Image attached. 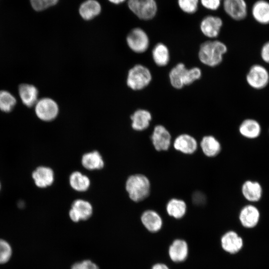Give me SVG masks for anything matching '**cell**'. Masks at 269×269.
<instances>
[{"mask_svg":"<svg viewBox=\"0 0 269 269\" xmlns=\"http://www.w3.org/2000/svg\"><path fill=\"white\" fill-rule=\"evenodd\" d=\"M242 192L247 200L256 202L259 201L262 197V188L259 182L247 180L242 186Z\"/></svg>","mask_w":269,"mask_h":269,"instance_id":"d4e9b609","label":"cell"},{"mask_svg":"<svg viewBox=\"0 0 269 269\" xmlns=\"http://www.w3.org/2000/svg\"><path fill=\"white\" fill-rule=\"evenodd\" d=\"M59 0H30L31 4L36 11L43 10L56 4Z\"/></svg>","mask_w":269,"mask_h":269,"instance_id":"d6a6232c","label":"cell"},{"mask_svg":"<svg viewBox=\"0 0 269 269\" xmlns=\"http://www.w3.org/2000/svg\"><path fill=\"white\" fill-rule=\"evenodd\" d=\"M173 146L177 151L184 154H191L197 150L198 143L196 139L190 134H182L175 138Z\"/></svg>","mask_w":269,"mask_h":269,"instance_id":"4fadbf2b","label":"cell"},{"mask_svg":"<svg viewBox=\"0 0 269 269\" xmlns=\"http://www.w3.org/2000/svg\"><path fill=\"white\" fill-rule=\"evenodd\" d=\"M188 254V244L182 239L173 241L168 249L169 258L174 262L179 263L185 261Z\"/></svg>","mask_w":269,"mask_h":269,"instance_id":"2e32d148","label":"cell"},{"mask_svg":"<svg viewBox=\"0 0 269 269\" xmlns=\"http://www.w3.org/2000/svg\"><path fill=\"white\" fill-rule=\"evenodd\" d=\"M16 103L15 97L5 90L0 91V110L4 112L11 111Z\"/></svg>","mask_w":269,"mask_h":269,"instance_id":"f546056e","label":"cell"},{"mask_svg":"<svg viewBox=\"0 0 269 269\" xmlns=\"http://www.w3.org/2000/svg\"><path fill=\"white\" fill-rule=\"evenodd\" d=\"M260 214L258 209L254 205H247L240 211L239 220L245 228H252L258 223Z\"/></svg>","mask_w":269,"mask_h":269,"instance_id":"9a60e30c","label":"cell"},{"mask_svg":"<svg viewBox=\"0 0 269 269\" xmlns=\"http://www.w3.org/2000/svg\"><path fill=\"white\" fill-rule=\"evenodd\" d=\"M179 8L184 12L193 14L198 8L199 0H178Z\"/></svg>","mask_w":269,"mask_h":269,"instance_id":"4dcf8cb0","label":"cell"},{"mask_svg":"<svg viewBox=\"0 0 269 269\" xmlns=\"http://www.w3.org/2000/svg\"><path fill=\"white\" fill-rule=\"evenodd\" d=\"M152 80L149 69L141 64H136L130 69L127 84L133 90H140L146 87Z\"/></svg>","mask_w":269,"mask_h":269,"instance_id":"3957f363","label":"cell"},{"mask_svg":"<svg viewBox=\"0 0 269 269\" xmlns=\"http://www.w3.org/2000/svg\"><path fill=\"white\" fill-rule=\"evenodd\" d=\"M71 269H99L98 266L90 260H84L73 264Z\"/></svg>","mask_w":269,"mask_h":269,"instance_id":"e575fe53","label":"cell"},{"mask_svg":"<svg viewBox=\"0 0 269 269\" xmlns=\"http://www.w3.org/2000/svg\"><path fill=\"white\" fill-rule=\"evenodd\" d=\"M128 4L130 10L142 20L152 19L157 11L155 0H128Z\"/></svg>","mask_w":269,"mask_h":269,"instance_id":"5b68a950","label":"cell"},{"mask_svg":"<svg viewBox=\"0 0 269 269\" xmlns=\"http://www.w3.org/2000/svg\"><path fill=\"white\" fill-rule=\"evenodd\" d=\"M18 92L23 104L28 107L35 105L38 101V90L33 85L21 84L19 86Z\"/></svg>","mask_w":269,"mask_h":269,"instance_id":"7402d4cb","label":"cell"},{"mask_svg":"<svg viewBox=\"0 0 269 269\" xmlns=\"http://www.w3.org/2000/svg\"><path fill=\"white\" fill-rule=\"evenodd\" d=\"M69 183L74 190L78 192H84L89 188L90 180L88 176L76 171L70 174Z\"/></svg>","mask_w":269,"mask_h":269,"instance_id":"f1b7e54d","label":"cell"},{"mask_svg":"<svg viewBox=\"0 0 269 269\" xmlns=\"http://www.w3.org/2000/svg\"><path fill=\"white\" fill-rule=\"evenodd\" d=\"M151 55L153 62L159 67L165 66L169 62V50L168 47L163 43L159 42L154 45Z\"/></svg>","mask_w":269,"mask_h":269,"instance_id":"4316f807","label":"cell"},{"mask_svg":"<svg viewBox=\"0 0 269 269\" xmlns=\"http://www.w3.org/2000/svg\"><path fill=\"white\" fill-rule=\"evenodd\" d=\"M246 80L248 84L253 89L262 90L269 83V72L263 65L255 64L249 69Z\"/></svg>","mask_w":269,"mask_h":269,"instance_id":"277c9868","label":"cell"},{"mask_svg":"<svg viewBox=\"0 0 269 269\" xmlns=\"http://www.w3.org/2000/svg\"><path fill=\"white\" fill-rule=\"evenodd\" d=\"M251 12L256 22L262 25L269 24V1L266 0L256 1L252 6Z\"/></svg>","mask_w":269,"mask_h":269,"instance_id":"ac0fdd59","label":"cell"},{"mask_svg":"<svg viewBox=\"0 0 269 269\" xmlns=\"http://www.w3.org/2000/svg\"><path fill=\"white\" fill-rule=\"evenodd\" d=\"M126 41L131 50L136 53L144 52L149 46V39L147 33L139 27L131 30L127 35Z\"/></svg>","mask_w":269,"mask_h":269,"instance_id":"8992f818","label":"cell"},{"mask_svg":"<svg viewBox=\"0 0 269 269\" xmlns=\"http://www.w3.org/2000/svg\"><path fill=\"white\" fill-rule=\"evenodd\" d=\"M222 25L223 21L220 17L207 15L201 20L200 28L205 36L209 38H215L219 35Z\"/></svg>","mask_w":269,"mask_h":269,"instance_id":"8fae6325","label":"cell"},{"mask_svg":"<svg viewBox=\"0 0 269 269\" xmlns=\"http://www.w3.org/2000/svg\"><path fill=\"white\" fill-rule=\"evenodd\" d=\"M37 117L42 121L49 122L54 120L59 113L57 103L49 98H43L38 100L35 105Z\"/></svg>","mask_w":269,"mask_h":269,"instance_id":"52a82bcc","label":"cell"},{"mask_svg":"<svg viewBox=\"0 0 269 269\" xmlns=\"http://www.w3.org/2000/svg\"><path fill=\"white\" fill-rule=\"evenodd\" d=\"M227 50V47L224 42L218 40H207L200 46L198 58L206 66L216 67L222 62Z\"/></svg>","mask_w":269,"mask_h":269,"instance_id":"6da1fadb","label":"cell"},{"mask_svg":"<svg viewBox=\"0 0 269 269\" xmlns=\"http://www.w3.org/2000/svg\"><path fill=\"white\" fill-rule=\"evenodd\" d=\"M132 128L137 131L146 130L152 119L151 113L145 109H138L131 116Z\"/></svg>","mask_w":269,"mask_h":269,"instance_id":"ffe728a7","label":"cell"},{"mask_svg":"<svg viewBox=\"0 0 269 269\" xmlns=\"http://www.w3.org/2000/svg\"><path fill=\"white\" fill-rule=\"evenodd\" d=\"M101 11V6L96 0H86L81 3L79 12L80 16L86 20H91L98 15Z\"/></svg>","mask_w":269,"mask_h":269,"instance_id":"cb8c5ba5","label":"cell"},{"mask_svg":"<svg viewBox=\"0 0 269 269\" xmlns=\"http://www.w3.org/2000/svg\"><path fill=\"white\" fill-rule=\"evenodd\" d=\"M221 244L222 249L226 252L235 254L242 248L243 240L236 232L230 231L222 236Z\"/></svg>","mask_w":269,"mask_h":269,"instance_id":"5bb4252c","label":"cell"},{"mask_svg":"<svg viewBox=\"0 0 269 269\" xmlns=\"http://www.w3.org/2000/svg\"><path fill=\"white\" fill-rule=\"evenodd\" d=\"M126 189L132 201L140 202L149 195L150 183L148 178L143 174H133L128 178L126 182Z\"/></svg>","mask_w":269,"mask_h":269,"instance_id":"7a4b0ae2","label":"cell"},{"mask_svg":"<svg viewBox=\"0 0 269 269\" xmlns=\"http://www.w3.org/2000/svg\"><path fill=\"white\" fill-rule=\"evenodd\" d=\"M260 56L264 62L269 64V40L262 45L260 50Z\"/></svg>","mask_w":269,"mask_h":269,"instance_id":"8d00e7d4","label":"cell"},{"mask_svg":"<svg viewBox=\"0 0 269 269\" xmlns=\"http://www.w3.org/2000/svg\"><path fill=\"white\" fill-rule=\"evenodd\" d=\"M109 1H110L112 3H115V4H120L121 3L123 2L126 0H108Z\"/></svg>","mask_w":269,"mask_h":269,"instance_id":"f35d334b","label":"cell"},{"mask_svg":"<svg viewBox=\"0 0 269 269\" xmlns=\"http://www.w3.org/2000/svg\"><path fill=\"white\" fill-rule=\"evenodd\" d=\"M141 223L149 232L155 233L162 226V220L159 214L152 210L144 211L140 217Z\"/></svg>","mask_w":269,"mask_h":269,"instance_id":"e0dca14e","label":"cell"},{"mask_svg":"<svg viewBox=\"0 0 269 269\" xmlns=\"http://www.w3.org/2000/svg\"><path fill=\"white\" fill-rule=\"evenodd\" d=\"M225 12L235 20H242L248 15V6L245 0H224Z\"/></svg>","mask_w":269,"mask_h":269,"instance_id":"30bf717a","label":"cell"},{"mask_svg":"<svg viewBox=\"0 0 269 269\" xmlns=\"http://www.w3.org/2000/svg\"><path fill=\"white\" fill-rule=\"evenodd\" d=\"M166 210L170 217L177 219H180L183 217L186 213L187 205L182 199L172 198L168 201L166 205Z\"/></svg>","mask_w":269,"mask_h":269,"instance_id":"83f0119b","label":"cell"},{"mask_svg":"<svg viewBox=\"0 0 269 269\" xmlns=\"http://www.w3.org/2000/svg\"></svg>","mask_w":269,"mask_h":269,"instance_id":"ab89813d","label":"cell"},{"mask_svg":"<svg viewBox=\"0 0 269 269\" xmlns=\"http://www.w3.org/2000/svg\"><path fill=\"white\" fill-rule=\"evenodd\" d=\"M240 134L248 138H255L261 132L260 123L255 119H247L240 124L239 128Z\"/></svg>","mask_w":269,"mask_h":269,"instance_id":"603a6c76","label":"cell"},{"mask_svg":"<svg viewBox=\"0 0 269 269\" xmlns=\"http://www.w3.org/2000/svg\"><path fill=\"white\" fill-rule=\"evenodd\" d=\"M188 70V68L183 63H179L171 69L169 80L174 88L180 89L187 85Z\"/></svg>","mask_w":269,"mask_h":269,"instance_id":"7c38bea8","label":"cell"},{"mask_svg":"<svg viewBox=\"0 0 269 269\" xmlns=\"http://www.w3.org/2000/svg\"><path fill=\"white\" fill-rule=\"evenodd\" d=\"M93 213L92 206L90 202L83 199H76L71 205L69 212L71 220L74 222L80 220H86L90 218Z\"/></svg>","mask_w":269,"mask_h":269,"instance_id":"9c48e42d","label":"cell"},{"mask_svg":"<svg viewBox=\"0 0 269 269\" xmlns=\"http://www.w3.org/2000/svg\"><path fill=\"white\" fill-rule=\"evenodd\" d=\"M150 138L157 151H166L170 146L171 135L168 130L163 125H158L154 127Z\"/></svg>","mask_w":269,"mask_h":269,"instance_id":"ba28073f","label":"cell"},{"mask_svg":"<svg viewBox=\"0 0 269 269\" xmlns=\"http://www.w3.org/2000/svg\"><path fill=\"white\" fill-rule=\"evenodd\" d=\"M151 269H169L168 266L162 263H158L154 265Z\"/></svg>","mask_w":269,"mask_h":269,"instance_id":"74e56055","label":"cell"},{"mask_svg":"<svg viewBox=\"0 0 269 269\" xmlns=\"http://www.w3.org/2000/svg\"><path fill=\"white\" fill-rule=\"evenodd\" d=\"M32 177L37 186L45 188L53 182L54 172L48 167L39 166L33 172Z\"/></svg>","mask_w":269,"mask_h":269,"instance_id":"d6986e66","label":"cell"},{"mask_svg":"<svg viewBox=\"0 0 269 269\" xmlns=\"http://www.w3.org/2000/svg\"><path fill=\"white\" fill-rule=\"evenodd\" d=\"M202 76V71L200 68L193 67L188 68L187 85H189L197 80H199Z\"/></svg>","mask_w":269,"mask_h":269,"instance_id":"836d02e7","label":"cell"},{"mask_svg":"<svg viewBox=\"0 0 269 269\" xmlns=\"http://www.w3.org/2000/svg\"><path fill=\"white\" fill-rule=\"evenodd\" d=\"M200 145L203 153L210 157L216 156L221 150L220 142L211 135L204 136L200 141Z\"/></svg>","mask_w":269,"mask_h":269,"instance_id":"44dd1931","label":"cell"},{"mask_svg":"<svg viewBox=\"0 0 269 269\" xmlns=\"http://www.w3.org/2000/svg\"><path fill=\"white\" fill-rule=\"evenodd\" d=\"M12 255V249L6 241L0 239V264L7 262Z\"/></svg>","mask_w":269,"mask_h":269,"instance_id":"1f68e13d","label":"cell"},{"mask_svg":"<svg viewBox=\"0 0 269 269\" xmlns=\"http://www.w3.org/2000/svg\"><path fill=\"white\" fill-rule=\"evenodd\" d=\"M81 163L85 168L90 170L101 169L104 166L103 157L97 150L84 154L82 157Z\"/></svg>","mask_w":269,"mask_h":269,"instance_id":"484cf974","label":"cell"},{"mask_svg":"<svg viewBox=\"0 0 269 269\" xmlns=\"http://www.w3.org/2000/svg\"><path fill=\"white\" fill-rule=\"evenodd\" d=\"M202 5L206 9L216 10L220 7L222 0H200Z\"/></svg>","mask_w":269,"mask_h":269,"instance_id":"d590c367","label":"cell"}]
</instances>
